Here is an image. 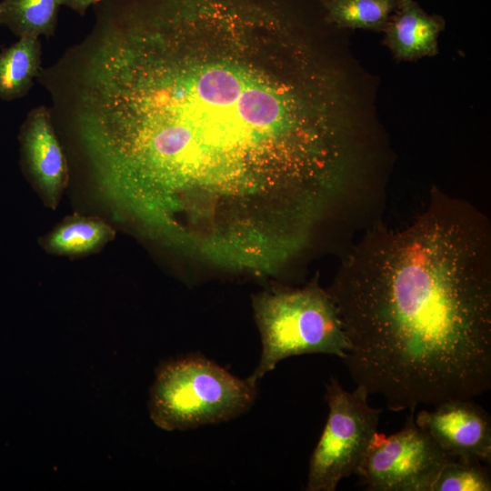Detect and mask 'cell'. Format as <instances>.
Wrapping results in <instances>:
<instances>
[{
  "instance_id": "cell-5",
  "label": "cell",
  "mask_w": 491,
  "mask_h": 491,
  "mask_svg": "<svg viewBox=\"0 0 491 491\" xmlns=\"http://www.w3.org/2000/svg\"><path fill=\"white\" fill-rule=\"evenodd\" d=\"M361 386L349 392L332 377L326 386L328 416L309 462L306 491H335L355 473L377 431L382 409L368 404Z\"/></svg>"
},
{
  "instance_id": "cell-2",
  "label": "cell",
  "mask_w": 491,
  "mask_h": 491,
  "mask_svg": "<svg viewBox=\"0 0 491 491\" xmlns=\"http://www.w3.org/2000/svg\"><path fill=\"white\" fill-rule=\"evenodd\" d=\"M328 293L352 379L390 410L491 388L489 232L466 204L436 197L406 226L373 231Z\"/></svg>"
},
{
  "instance_id": "cell-14",
  "label": "cell",
  "mask_w": 491,
  "mask_h": 491,
  "mask_svg": "<svg viewBox=\"0 0 491 491\" xmlns=\"http://www.w3.org/2000/svg\"><path fill=\"white\" fill-rule=\"evenodd\" d=\"M491 476L482 462L452 458L440 470L431 491H490Z\"/></svg>"
},
{
  "instance_id": "cell-1",
  "label": "cell",
  "mask_w": 491,
  "mask_h": 491,
  "mask_svg": "<svg viewBox=\"0 0 491 491\" xmlns=\"http://www.w3.org/2000/svg\"><path fill=\"white\" fill-rule=\"evenodd\" d=\"M64 55L67 116L98 192L152 238L230 270L283 261L348 186L349 85L292 0H102Z\"/></svg>"
},
{
  "instance_id": "cell-9",
  "label": "cell",
  "mask_w": 491,
  "mask_h": 491,
  "mask_svg": "<svg viewBox=\"0 0 491 491\" xmlns=\"http://www.w3.org/2000/svg\"><path fill=\"white\" fill-rule=\"evenodd\" d=\"M444 28V18L426 13L416 0H397L383 31L393 55L412 61L437 54L438 37Z\"/></svg>"
},
{
  "instance_id": "cell-3",
  "label": "cell",
  "mask_w": 491,
  "mask_h": 491,
  "mask_svg": "<svg viewBox=\"0 0 491 491\" xmlns=\"http://www.w3.org/2000/svg\"><path fill=\"white\" fill-rule=\"evenodd\" d=\"M256 386L201 355L161 364L150 388L149 413L165 431L187 430L232 420L255 403Z\"/></svg>"
},
{
  "instance_id": "cell-12",
  "label": "cell",
  "mask_w": 491,
  "mask_h": 491,
  "mask_svg": "<svg viewBox=\"0 0 491 491\" xmlns=\"http://www.w3.org/2000/svg\"><path fill=\"white\" fill-rule=\"evenodd\" d=\"M60 0H0V24L18 37L54 35Z\"/></svg>"
},
{
  "instance_id": "cell-10",
  "label": "cell",
  "mask_w": 491,
  "mask_h": 491,
  "mask_svg": "<svg viewBox=\"0 0 491 491\" xmlns=\"http://www.w3.org/2000/svg\"><path fill=\"white\" fill-rule=\"evenodd\" d=\"M42 47L38 37L23 36L0 52V99L25 96L41 71Z\"/></svg>"
},
{
  "instance_id": "cell-8",
  "label": "cell",
  "mask_w": 491,
  "mask_h": 491,
  "mask_svg": "<svg viewBox=\"0 0 491 491\" xmlns=\"http://www.w3.org/2000/svg\"><path fill=\"white\" fill-rule=\"evenodd\" d=\"M23 165L46 206L55 209L69 173L51 111L45 105L31 110L20 131Z\"/></svg>"
},
{
  "instance_id": "cell-4",
  "label": "cell",
  "mask_w": 491,
  "mask_h": 491,
  "mask_svg": "<svg viewBox=\"0 0 491 491\" xmlns=\"http://www.w3.org/2000/svg\"><path fill=\"white\" fill-rule=\"evenodd\" d=\"M253 307L262 352L258 365L246 378L252 385L257 386L287 357L327 354L345 359L350 349L332 296L316 285L259 294Z\"/></svg>"
},
{
  "instance_id": "cell-13",
  "label": "cell",
  "mask_w": 491,
  "mask_h": 491,
  "mask_svg": "<svg viewBox=\"0 0 491 491\" xmlns=\"http://www.w3.org/2000/svg\"><path fill=\"white\" fill-rule=\"evenodd\" d=\"M325 18L338 28L383 31L397 0H321Z\"/></svg>"
},
{
  "instance_id": "cell-15",
  "label": "cell",
  "mask_w": 491,
  "mask_h": 491,
  "mask_svg": "<svg viewBox=\"0 0 491 491\" xmlns=\"http://www.w3.org/2000/svg\"><path fill=\"white\" fill-rule=\"evenodd\" d=\"M101 0H60L61 5H65L75 13L84 15L88 8Z\"/></svg>"
},
{
  "instance_id": "cell-7",
  "label": "cell",
  "mask_w": 491,
  "mask_h": 491,
  "mask_svg": "<svg viewBox=\"0 0 491 491\" xmlns=\"http://www.w3.org/2000/svg\"><path fill=\"white\" fill-rule=\"evenodd\" d=\"M421 410L416 425L426 430L454 458L491 460V420L473 400L446 401Z\"/></svg>"
},
{
  "instance_id": "cell-6",
  "label": "cell",
  "mask_w": 491,
  "mask_h": 491,
  "mask_svg": "<svg viewBox=\"0 0 491 491\" xmlns=\"http://www.w3.org/2000/svg\"><path fill=\"white\" fill-rule=\"evenodd\" d=\"M414 412L400 431L374 434L355 472L366 489L431 491L442 467L454 458L416 425Z\"/></svg>"
},
{
  "instance_id": "cell-11",
  "label": "cell",
  "mask_w": 491,
  "mask_h": 491,
  "mask_svg": "<svg viewBox=\"0 0 491 491\" xmlns=\"http://www.w3.org/2000/svg\"><path fill=\"white\" fill-rule=\"evenodd\" d=\"M115 230L101 219L67 217L41 241L49 253L76 256L95 253L114 239Z\"/></svg>"
}]
</instances>
